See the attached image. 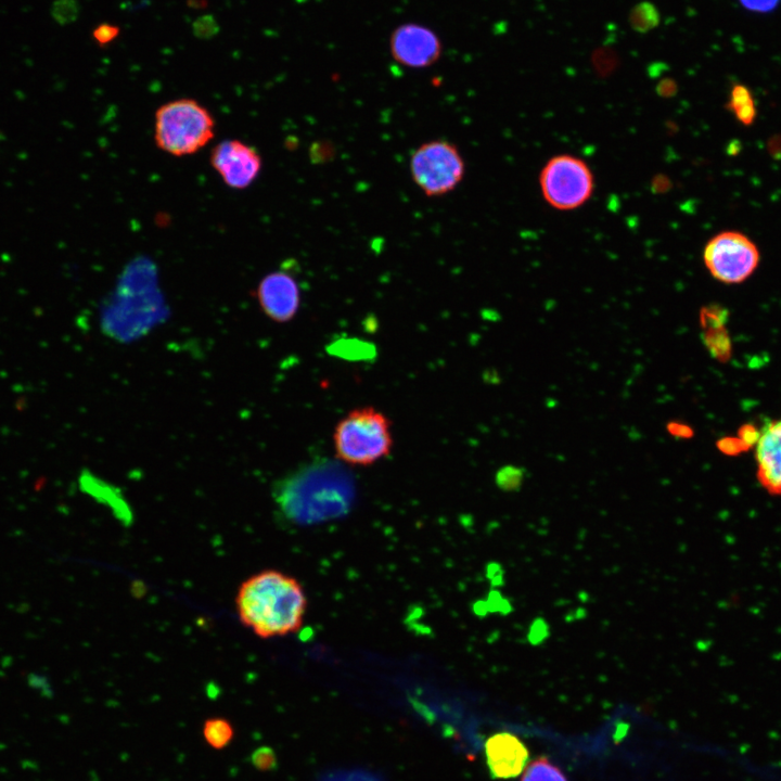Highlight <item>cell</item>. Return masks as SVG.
<instances>
[{
    "label": "cell",
    "mask_w": 781,
    "mask_h": 781,
    "mask_svg": "<svg viewBox=\"0 0 781 781\" xmlns=\"http://www.w3.org/2000/svg\"><path fill=\"white\" fill-rule=\"evenodd\" d=\"M235 610L241 623L257 637H283L302 627L307 597L295 577L278 569H265L240 585Z\"/></svg>",
    "instance_id": "cell-1"
},
{
    "label": "cell",
    "mask_w": 781,
    "mask_h": 781,
    "mask_svg": "<svg viewBox=\"0 0 781 781\" xmlns=\"http://www.w3.org/2000/svg\"><path fill=\"white\" fill-rule=\"evenodd\" d=\"M393 445L389 419L373 407L349 411L333 433L335 457L349 465H371L386 458Z\"/></svg>",
    "instance_id": "cell-2"
},
{
    "label": "cell",
    "mask_w": 781,
    "mask_h": 781,
    "mask_svg": "<svg viewBox=\"0 0 781 781\" xmlns=\"http://www.w3.org/2000/svg\"><path fill=\"white\" fill-rule=\"evenodd\" d=\"M214 135V117L205 106L193 99L167 102L155 113V143L170 155L193 154L203 149Z\"/></svg>",
    "instance_id": "cell-3"
},
{
    "label": "cell",
    "mask_w": 781,
    "mask_h": 781,
    "mask_svg": "<svg viewBox=\"0 0 781 781\" xmlns=\"http://www.w3.org/2000/svg\"><path fill=\"white\" fill-rule=\"evenodd\" d=\"M410 172L414 183L426 196L445 195L454 190L465 174V164L458 148L446 140L424 142L413 151Z\"/></svg>",
    "instance_id": "cell-4"
},
{
    "label": "cell",
    "mask_w": 781,
    "mask_h": 781,
    "mask_svg": "<svg viewBox=\"0 0 781 781\" xmlns=\"http://www.w3.org/2000/svg\"><path fill=\"white\" fill-rule=\"evenodd\" d=\"M546 202L562 210L581 206L593 190V176L588 165L572 155H558L548 161L539 176Z\"/></svg>",
    "instance_id": "cell-5"
},
{
    "label": "cell",
    "mask_w": 781,
    "mask_h": 781,
    "mask_svg": "<svg viewBox=\"0 0 781 781\" xmlns=\"http://www.w3.org/2000/svg\"><path fill=\"white\" fill-rule=\"evenodd\" d=\"M756 244L739 231H724L704 247L703 259L709 273L718 281L735 284L746 280L758 266Z\"/></svg>",
    "instance_id": "cell-6"
},
{
    "label": "cell",
    "mask_w": 781,
    "mask_h": 781,
    "mask_svg": "<svg viewBox=\"0 0 781 781\" xmlns=\"http://www.w3.org/2000/svg\"><path fill=\"white\" fill-rule=\"evenodd\" d=\"M389 51L400 65L420 69L434 65L440 59L443 43L432 28L419 23H405L392 31Z\"/></svg>",
    "instance_id": "cell-7"
},
{
    "label": "cell",
    "mask_w": 781,
    "mask_h": 781,
    "mask_svg": "<svg viewBox=\"0 0 781 781\" xmlns=\"http://www.w3.org/2000/svg\"><path fill=\"white\" fill-rule=\"evenodd\" d=\"M210 165L228 187L241 190L257 178L263 162L256 149L231 139L221 141L212 150Z\"/></svg>",
    "instance_id": "cell-8"
},
{
    "label": "cell",
    "mask_w": 781,
    "mask_h": 781,
    "mask_svg": "<svg viewBox=\"0 0 781 781\" xmlns=\"http://www.w3.org/2000/svg\"><path fill=\"white\" fill-rule=\"evenodd\" d=\"M261 311L278 323L295 318L300 307V289L297 280L286 270L266 274L254 292Z\"/></svg>",
    "instance_id": "cell-9"
},
{
    "label": "cell",
    "mask_w": 781,
    "mask_h": 781,
    "mask_svg": "<svg viewBox=\"0 0 781 781\" xmlns=\"http://www.w3.org/2000/svg\"><path fill=\"white\" fill-rule=\"evenodd\" d=\"M486 764L494 779H511L522 773L528 759L526 745L510 732H497L485 742Z\"/></svg>",
    "instance_id": "cell-10"
},
{
    "label": "cell",
    "mask_w": 781,
    "mask_h": 781,
    "mask_svg": "<svg viewBox=\"0 0 781 781\" xmlns=\"http://www.w3.org/2000/svg\"><path fill=\"white\" fill-rule=\"evenodd\" d=\"M757 479L770 495L781 496V419L767 424L756 440Z\"/></svg>",
    "instance_id": "cell-11"
},
{
    "label": "cell",
    "mask_w": 781,
    "mask_h": 781,
    "mask_svg": "<svg viewBox=\"0 0 781 781\" xmlns=\"http://www.w3.org/2000/svg\"><path fill=\"white\" fill-rule=\"evenodd\" d=\"M728 108L744 126L751 125L756 117V106L753 94L744 85L737 84L732 87Z\"/></svg>",
    "instance_id": "cell-12"
},
{
    "label": "cell",
    "mask_w": 781,
    "mask_h": 781,
    "mask_svg": "<svg viewBox=\"0 0 781 781\" xmlns=\"http://www.w3.org/2000/svg\"><path fill=\"white\" fill-rule=\"evenodd\" d=\"M202 733L204 740L210 747L221 750L230 744L234 735V730L229 720L221 717H214L205 720Z\"/></svg>",
    "instance_id": "cell-13"
},
{
    "label": "cell",
    "mask_w": 781,
    "mask_h": 781,
    "mask_svg": "<svg viewBox=\"0 0 781 781\" xmlns=\"http://www.w3.org/2000/svg\"><path fill=\"white\" fill-rule=\"evenodd\" d=\"M521 781H567V779L556 765L541 756L526 767Z\"/></svg>",
    "instance_id": "cell-14"
},
{
    "label": "cell",
    "mask_w": 781,
    "mask_h": 781,
    "mask_svg": "<svg viewBox=\"0 0 781 781\" xmlns=\"http://www.w3.org/2000/svg\"><path fill=\"white\" fill-rule=\"evenodd\" d=\"M703 341L718 360L725 361L730 356V340L724 327L704 330Z\"/></svg>",
    "instance_id": "cell-15"
},
{
    "label": "cell",
    "mask_w": 781,
    "mask_h": 781,
    "mask_svg": "<svg viewBox=\"0 0 781 781\" xmlns=\"http://www.w3.org/2000/svg\"><path fill=\"white\" fill-rule=\"evenodd\" d=\"M524 481L523 469L514 465L501 468L496 476L497 485L505 491L517 490Z\"/></svg>",
    "instance_id": "cell-16"
},
{
    "label": "cell",
    "mask_w": 781,
    "mask_h": 781,
    "mask_svg": "<svg viewBox=\"0 0 781 781\" xmlns=\"http://www.w3.org/2000/svg\"><path fill=\"white\" fill-rule=\"evenodd\" d=\"M728 312L719 305L704 306L700 312V323L703 330L724 327Z\"/></svg>",
    "instance_id": "cell-17"
},
{
    "label": "cell",
    "mask_w": 781,
    "mask_h": 781,
    "mask_svg": "<svg viewBox=\"0 0 781 781\" xmlns=\"http://www.w3.org/2000/svg\"><path fill=\"white\" fill-rule=\"evenodd\" d=\"M252 765L260 771H272L278 767V758L274 751L267 745L259 746L251 754Z\"/></svg>",
    "instance_id": "cell-18"
},
{
    "label": "cell",
    "mask_w": 781,
    "mask_h": 781,
    "mask_svg": "<svg viewBox=\"0 0 781 781\" xmlns=\"http://www.w3.org/2000/svg\"><path fill=\"white\" fill-rule=\"evenodd\" d=\"M119 34V28L112 24H101L93 30V38L100 46L112 42Z\"/></svg>",
    "instance_id": "cell-19"
},
{
    "label": "cell",
    "mask_w": 781,
    "mask_h": 781,
    "mask_svg": "<svg viewBox=\"0 0 781 781\" xmlns=\"http://www.w3.org/2000/svg\"><path fill=\"white\" fill-rule=\"evenodd\" d=\"M743 8L756 13H768L773 11L780 0H739Z\"/></svg>",
    "instance_id": "cell-20"
},
{
    "label": "cell",
    "mask_w": 781,
    "mask_h": 781,
    "mask_svg": "<svg viewBox=\"0 0 781 781\" xmlns=\"http://www.w3.org/2000/svg\"><path fill=\"white\" fill-rule=\"evenodd\" d=\"M667 432L678 439H688L693 436V430L690 425L680 421H671L666 425Z\"/></svg>",
    "instance_id": "cell-21"
}]
</instances>
